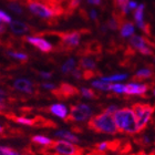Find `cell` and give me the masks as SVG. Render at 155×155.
I'll list each match as a JSON object with an SVG mask.
<instances>
[{
  "instance_id": "35",
  "label": "cell",
  "mask_w": 155,
  "mask_h": 155,
  "mask_svg": "<svg viewBox=\"0 0 155 155\" xmlns=\"http://www.w3.org/2000/svg\"><path fill=\"white\" fill-rule=\"evenodd\" d=\"M9 9L11 10V11H13V12H16V13H21L22 12V9H21V7L18 5L17 2H11L9 3Z\"/></svg>"
},
{
  "instance_id": "13",
  "label": "cell",
  "mask_w": 155,
  "mask_h": 155,
  "mask_svg": "<svg viewBox=\"0 0 155 155\" xmlns=\"http://www.w3.org/2000/svg\"><path fill=\"white\" fill-rule=\"evenodd\" d=\"M144 10H145V5H144V3L139 5V7L134 10V21H135L136 26L145 32L146 23H145V21H144Z\"/></svg>"
},
{
  "instance_id": "21",
  "label": "cell",
  "mask_w": 155,
  "mask_h": 155,
  "mask_svg": "<svg viewBox=\"0 0 155 155\" xmlns=\"http://www.w3.org/2000/svg\"><path fill=\"white\" fill-rule=\"evenodd\" d=\"M129 75L126 73H116V74L110 75V77H102L101 80L104 81V82H107V83H111V82H114V83H119L120 81H123L127 79Z\"/></svg>"
},
{
  "instance_id": "38",
  "label": "cell",
  "mask_w": 155,
  "mask_h": 155,
  "mask_svg": "<svg viewBox=\"0 0 155 155\" xmlns=\"http://www.w3.org/2000/svg\"><path fill=\"white\" fill-rule=\"evenodd\" d=\"M127 7H129L130 10H135L136 8L139 7V5H137V2H136V1H131V0H130V2H129V5H127Z\"/></svg>"
},
{
  "instance_id": "18",
  "label": "cell",
  "mask_w": 155,
  "mask_h": 155,
  "mask_svg": "<svg viewBox=\"0 0 155 155\" xmlns=\"http://www.w3.org/2000/svg\"><path fill=\"white\" fill-rule=\"evenodd\" d=\"M10 30L16 35H23L30 30V27L28 25L20 21H11L10 22Z\"/></svg>"
},
{
  "instance_id": "30",
  "label": "cell",
  "mask_w": 155,
  "mask_h": 155,
  "mask_svg": "<svg viewBox=\"0 0 155 155\" xmlns=\"http://www.w3.org/2000/svg\"><path fill=\"white\" fill-rule=\"evenodd\" d=\"M120 27V19L117 17H113L112 19H110L107 21V28L111 30H116L119 29Z\"/></svg>"
},
{
  "instance_id": "27",
  "label": "cell",
  "mask_w": 155,
  "mask_h": 155,
  "mask_svg": "<svg viewBox=\"0 0 155 155\" xmlns=\"http://www.w3.org/2000/svg\"><path fill=\"white\" fill-rule=\"evenodd\" d=\"M0 155H21V153L8 146L0 145Z\"/></svg>"
},
{
  "instance_id": "48",
  "label": "cell",
  "mask_w": 155,
  "mask_h": 155,
  "mask_svg": "<svg viewBox=\"0 0 155 155\" xmlns=\"http://www.w3.org/2000/svg\"><path fill=\"white\" fill-rule=\"evenodd\" d=\"M28 1H31V0H27V2H28ZM35 1H39V0H35ZM40 1H41V2H45L47 0H40Z\"/></svg>"
},
{
  "instance_id": "37",
  "label": "cell",
  "mask_w": 155,
  "mask_h": 155,
  "mask_svg": "<svg viewBox=\"0 0 155 155\" xmlns=\"http://www.w3.org/2000/svg\"><path fill=\"white\" fill-rule=\"evenodd\" d=\"M72 75L75 78V79H81L82 78V72H81L80 69H74L72 71Z\"/></svg>"
},
{
  "instance_id": "15",
  "label": "cell",
  "mask_w": 155,
  "mask_h": 155,
  "mask_svg": "<svg viewBox=\"0 0 155 155\" xmlns=\"http://www.w3.org/2000/svg\"><path fill=\"white\" fill-rule=\"evenodd\" d=\"M13 87L21 92L33 93V83L28 79H17L13 83Z\"/></svg>"
},
{
  "instance_id": "7",
  "label": "cell",
  "mask_w": 155,
  "mask_h": 155,
  "mask_svg": "<svg viewBox=\"0 0 155 155\" xmlns=\"http://www.w3.org/2000/svg\"><path fill=\"white\" fill-rule=\"evenodd\" d=\"M52 154L54 155H79V149L75 144L64 140L54 141L50 147Z\"/></svg>"
},
{
  "instance_id": "47",
  "label": "cell",
  "mask_w": 155,
  "mask_h": 155,
  "mask_svg": "<svg viewBox=\"0 0 155 155\" xmlns=\"http://www.w3.org/2000/svg\"><path fill=\"white\" fill-rule=\"evenodd\" d=\"M137 155H150V154H147V153H145V152H141V153H139Z\"/></svg>"
},
{
  "instance_id": "11",
  "label": "cell",
  "mask_w": 155,
  "mask_h": 155,
  "mask_svg": "<svg viewBox=\"0 0 155 155\" xmlns=\"http://www.w3.org/2000/svg\"><path fill=\"white\" fill-rule=\"evenodd\" d=\"M47 110L50 114L57 116L59 119L63 120V121H67L69 116V110L68 107H65L64 104L62 103H55V104H51L50 107H47Z\"/></svg>"
},
{
  "instance_id": "42",
  "label": "cell",
  "mask_w": 155,
  "mask_h": 155,
  "mask_svg": "<svg viewBox=\"0 0 155 155\" xmlns=\"http://www.w3.org/2000/svg\"><path fill=\"white\" fill-rule=\"evenodd\" d=\"M87 2L90 5H94V6H100L102 0H87Z\"/></svg>"
},
{
  "instance_id": "28",
  "label": "cell",
  "mask_w": 155,
  "mask_h": 155,
  "mask_svg": "<svg viewBox=\"0 0 155 155\" xmlns=\"http://www.w3.org/2000/svg\"><path fill=\"white\" fill-rule=\"evenodd\" d=\"M124 89H125V84L121 83H113L110 87V91L116 94H124Z\"/></svg>"
},
{
  "instance_id": "46",
  "label": "cell",
  "mask_w": 155,
  "mask_h": 155,
  "mask_svg": "<svg viewBox=\"0 0 155 155\" xmlns=\"http://www.w3.org/2000/svg\"><path fill=\"white\" fill-rule=\"evenodd\" d=\"M1 133H3V126L0 124V134H1Z\"/></svg>"
},
{
  "instance_id": "8",
  "label": "cell",
  "mask_w": 155,
  "mask_h": 155,
  "mask_svg": "<svg viewBox=\"0 0 155 155\" xmlns=\"http://www.w3.org/2000/svg\"><path fill=\"white\" fill-rule=\"evenodd\" d=\"M130 45L134 50L140 52L143 55H152L153 49L150 45V42L144 37L134 35L130 38Z\"/></svg>"
},
{
  "instance_id": "39",
  "label": "cell",
  "mask_w": 155,
  "mask_h": 155,
  "mask_svg": "<svg viewBox=\"0 0 155 155\" xmlns=\"http://www.w3.org/2000/svg\"><path fill=\"white\" fill-rule=\"evenodd\" d=\"M142 143L144 145H149V144H151V139L147 135H144L142 137Z\"/></svg>"
},
{
  "instance_id": "45",
  "label": "cell",
  "mask_w": 155,
  "mask_h": 155,
  "mask_svg": "<svg viewBox=\"0 0 155 155\" xmlns=\"http://www.w3.org/2000/svg\"><path fill=\"white\" fill-rule=\"evenodd\" d=\"M91 18H92V19H94V20H97V11H94V10H92V11H91Z\"/></svg>"
},
{
  "instance_id": "17",
  "label": "cell",
  "mask_w": 155,
  "mask_h": 155,
  "mask_svg": "<svg viewBox=\"0 0 155 155\" xmlns=\"http://www.w3.org/2000/svg\"><path fill=\"white\" fill-rule=\"evenodd\" d=\"M31 141H32V143H35L36 145L41 146L43 149H50L52 146V144H53V142H54L52 139H50V137H48V136H45V135H41V134L33 135L32 137H31Z\"/></svg>"
},
{
  "instance_id": "43",
  "label": "cell",
  "mask_w": 155,
  "mask_h": 155,
  "mask_svg": "<svg viewBox=\"0 0 155 155\" xmlns=\"http://www.w3.org/2000/svg\"><path fill=\"white\" fill-rule=\"evenodd\" d=\"M6 95H7V94L5 93L2 90H0V103H2V102H3V100L6 99Z\"/></svg>"
},
{
  "instance_id": "29",
  "label": "cell",
  "mask_w": 155,
  "mask_h": 155,
  "mask_svg": "<svg viewBox=\"0 0 155 155\" xmlns=\"http://www.w3.org/2000/svg\"><path fill=\"white\" fill-rule=\"evenodd\" d=\"M111 145H112V143H111V142H107V141H104V142L99 143V144L97 145V152H100V153L107 152V150L111 149Z\"/></svg>"
},
{
  "instance_id": "14",
  "label": "cell",
  "mask_w": 155,
  "mask_h": 155,
  "mask_svg": "<svg viewBox=\"0 0 155 155\" xmlns=\"http://www.w3.org/2000/svg\"><path fill=\"white\" fill-rule=\"evenodd\" d=\"M54 136L58 137L59 140H64V141L71 142L73 144L80 143L79 136H77L74 133H72L71 131H68V130H58L54 132Z\"/></svg>"
},
{
  "instance_id": "33",
  "label": "cell",
  "mask_w": 155,
  "mask_h": 155,
  "mask_svg": "<svg viewBox=\"0 0 155 155\" xmlns=\"http://www.w3.org/2000/svg\"><path fill=\"white\" fill-rule=\"evenodd\" d=\"M12 21L11 18H10L9 15H7L5 11L2 10H0V22H3V23H10Z\"/></svg>"
},
{
  "instance_id": "16",
  "label": "cell",
  "mask_w": 155,
  "mask_h": 155,
  "mask_svg": "<svg viewBox=\"0 0 155 155\" xmlns=\"http://www.w3.org/2000/svg\"><path fill=\"white\" fill-rule=\"evenodd\" d=\"M101 49H102L101 48V45L97 41H90L84 45V48L82 49L80 53H78V54H80V55L97 54V53L101 52Z\"/></svg>"
},
{
  "instance_id": "44",
  "label": "cell",
  "mask_w": 155,
  "mask_h": 155,
  "mask_svg": "<svg viewBox=\"0 0 155 155\" xmlns=\"http://www.w3.org/2000/svg\"><path fill=\"white\" fill-rule=\"evenodd\" d=\"M5 32H6V26L0 22V35H2Z\"/></svg>"
},
{
  "instance_id": "34",
  "label": "cell",
  "mask_w": 155,
  "mask_h": 155,
  "mask_svg": "<svg viewBox=\"0 0 155 155\" xmlns=\"http://www.w3.org/2000/svg\"><path fill=\"white\" fill-rule=\"evenodd\" d=\"M130 0H114V3H115V6L117 8H120L121 10L125 9L127 5H129Z\"/></svg>"
},
{
  "instance_id": "25",
  "label": "cell",
  "mask_w": 155,
  "mask_h": 155,
  "mask_svg": "<svg viewBox=\"0 0 155 155\" xmlns=\"http://www.w3.org/2000/svg\"><path fill=\"white\" fill-rule=\"evenodd\" d=\"M74 65H75L74 59H69L68 61L62 65L61 71L63 72V73H70V72H72L73 70H74Z\"/></svg>"
},
{
  "instance_id": "24",
  "label": "cell",
  "mask_w": 155,
  "mask_h": 155,
  "mask_svg": "<svg viewBox=\"0 0 155 155\" xmlns=\"http://www.w3.org/2000/svg\"><path fill=\"white\" fill-rule=\"evenodd\" d=\"M92 87H95V89H99V90H102V91H110L111 83L104 82V81H102V80L93 81V82H92Z\"/></svg>"
},
{
  "instance_id": "19",
  "label": "cell",
  "mask_w": 155,
  "mask_h": 155,
  "mask_svg": "<svg viewBox=\"0 0 155 155\" xmlns=\"http://www.w3.org/2000/svg\"><path fill=\"white\" fill-rule=\"evenodd\" d=\"M154 75V72H153L152 69L150 68H142L140 69L139 71H136V73L134 74V82H140L142 80H147V79H151Z\"/></svg>"
},
{
  "instance_id": "23",
  "label": "cell",
  "mask_w": 155,
  "mask_h": 155,
  "mask_svg": "<svg viewBox=\"0 0 155 155\" xmlns=\"http://www.w3.org/2000/svg\"><path fill=\"white\" fill-rule=\"evenodd\" d=\"M15 122L19 123L21 125L26 126H33L36 125V119H30V117H26V116H16L13 117Z\"/></svg>"
},
{
  "instance_id": "32",
  "label": "cell",
  "mask_w": 155,
  "mask_h": 155,
  "mask_svg": "<svg viewBox=\"0 0 155 155\" xmlns=\"http://www.w3.org/2000/svg\"><path fill=\"white\" fill-rule=\"evenodd\" d=\"M95 74H97V72L94 71V70H83L82 78H83L84 80H90L93 77H95Z\"/></svg>"
},
{
  "instance_id": "2",
  "label": "cell",
  "mask_w": 155,
  "mask_h": 155,
  "mask_svg": "<svg viewBox=\"0 0 155 155\" xmlns=\"http://www.w3.org/2000/svg\"><path fill=\"white\" fill-rule=\"evenodd\" d=\"M87 127L94 132L107 135H115L116 133H119L114 116L104 111L102 113L92 116L87 122Z\"/></svg>"
},
{
  "instance_id": "40",
  "label": "cell",
  "mask_w": 155,
  "mask_h": 155,
  "mask_svg": "<svg viewBox=\"0 0 155 155\" xmlns=\"http://www.w3.org/2000/svg\"><path fill=\"white\" fill-rule=\"evenodd\" d=\"M41 87H43L45 89H49V90H54L55 89L54 84H52V83H43Z\"/></svg>"
},
{
  "instance_id": "4",
  "label": "cell",
  "mask_w": 155,
  "mask_h": 155,
  "mask_svg": "<svg viewBox=\"0 0 155 155\" xmlns=\"http://www.w3.org/2000/svg\"><path fill=\"white\" fill-rule=\"evenodd\" d=\"M134 113H135L137 125H139L140 132L146 129L150 122L152 121V117L154 115L155 107L151 104L147 103H135L132 107Z\"/></svg>"
},
{
  "instance_id": "49",
  "label": "cell",
  "mask_w": 155,
  "mask_h": 155,
  "mask_svg": "<svg viewBox=\"0 0 155 155\" xmlns=\"http://www.w3.org/2000/svg\"><path fill=\"white\" fill-rule=\"evenodd\" d=\"M153 95H154V97H155V87H154V89H153Z\"/></svg>"
},
{
  "instance_id": "36",
  "label": "cell",
  "mask_w": 155,
  "mask_h": 155,
  "mask_svg": "<svg viewBox=\"0 0 155 155\" xmlns=\"http://www.w3.org/2000/svg\"><path fill=\"white\" fill-rule=\"evenodd\" d=\"M117 110H119V107H116V105H114V104H112V105H109V107L104 110V112H107V113H110V114H112V115H114V113H115Z\"/></svg>"
},
{
  "instance_id": "50",
  "label": "cell",
  "mask_w": 155,
  "mask_h": 155,
  "mask_svg": "<svg viewBox=\"0 0 155 155\" xmlns=\"http://www.w3.org/2000/svg\"><path fill=\"white\" fill-rule=\"evenodd\" d=\"M154 63H155V58H154Z\"/></svg>"
},
{
  "instance_id": "26",
  "label": "cell",
  "mask_w": 155,
  "mask_h": 155,
  "mask_svg": "<svg viewBox=\"0 0 155 155\" xmlns=\"http://www.w3.org/2000/svg\"><path fill=\"white\" fill-rule=\"evenodd\" d=\"M80 92L84 97H87V99H97V94L92 89H89V87H82Z\"/></svg>"
},
{
  "instance_id": "9",
  "label": "cell",
  "mask_w": 155,
  "mask_h": 155,
  "mask_svg": "<svg viewBox=\"0 0 155 155\" xmlns=\"http://www.w3.org/2000/svg\"><path fill=\"white\" fill-rule=\"evenodd\" d=\"M79 89L72 84L69 83H61L58 87H55L54 90H52L53 95H55V97L58 99H68L70 97H74L77 94H79Z\"/></svg>"
},
{
  "instance_id": "31",
  "label": "cell",
  "mask_w": 155,
  "mask_h": 155,
  "mask_svg": "<svg viewBox=\"0 0 155 155\" xmlns=\"http://www.w3.org/2000/svg\"><path fill=\"white\" fill-rule=\"evenodd\" d=\"M9 55L10 57H12V58H15V59H19V60H21V61H27V60H28V55H27L26 53H21V52L10 51Z\"/></svg>"
},
{
  "instance_id": "5",
  "label": "cell",
  "mask_w": 155,
  "mask_h": 155,
  "mask_svg": "<svg viewBox=\"0 0 155 155\" xmlns=\"http://www.w3.org/2000/svg\"><path fill=\"white\" fill-rule=\"evenodd\" d=\"M28 8L30 11L38 17H41L43 19H51L55 17L61 16V13L59 12L58 10L51 7L50 5L45 2H41V1H28Z\"/></svg>"
},
{
  "instance_id": "3",
  "label": "cell",
  "mask_w": 155,
  "mask_h": 155,
  "mask_svg": "<svg viewBox=\"0 0 155 155\" xmlns=\"http://www.w3.org/2000/svg\"><path fill=\"white\" fill-rule=\"evenodd\" d=\"M82 31L81 30H75V31H70V32H50L45 33V35L59 37V39H60V42H59L60 50H62V51H71L74 48H77L79 43H80Z\"/></svg>"
},
{
  "instance_id": "12",
  "label": "cell",
  "mask_w": 155,
  "mask_h": 155,
  "mask_svg": "<svg viewBox=\"0 0 155 155\" xmlns=\"http://www.w3.org/2000/svg\"><path fill=\"white\" fill-rule=\"evenodd\" d=\"M27 41L29 42L30 45H35L36 48H38L40 51L42 52H50L53 50V47L50 42L45 40L43 38H39V37H27Z\"/></svg>"
},
{
  "instance_id": "10",
  "label": "cell",
  "mask_w": 155,
  "mask_h": 155,
  "mask_svg": "<svg viewBox=\"0 0 155 155\" xmlns=\"http://www.w3.org/2000/svg\"><path fill=\"white\" fill-rule=\"evenodd\" d=\"M149 91V84L141 83V82H131V83L125 84L124 89V94L127 95H135V97H142L147 93Z\"/></svg>"
},
{
  "instance_id": "41",
  "label": "cell",
  "mask_w": 155,
  "mask_h": 155,
  "mask_svg": "<svg viewBox=\"0 0 155 155\" xmlns=\"http://www.w3.org/2000/svg\"><path fill=\"white\" fill-rule=\"evenodd\" d=\"M40 75L45 79H50L52 77V73L51 72H40Z\"/></svg>"
},
{
  "instance_id": "20",
  "label": "cell",
  "mask_w": 155,
  "mask_h": 155,
  "mask_svg": "<svg viewBox=\"0 0 155 155\" xmlns=\"http://www.w3.org/2000/svg\"><path fill=\"white\" fill-rule=\"evenodd\" d=\"M134 32H135V27L132 22L125 21L122 23V26H121V37L122 38H131L132 36H134Z\"/></svg>"
},
{
  "instance_id": "6",
  "label": "cell",
  "mask_w": 155,
  "mask_h": 155,
  "mask_svg": "<svg viewBox=\"0 0 155 155\" xmlns=\"http://www.w3.org/2000/svg\"><path fill=\"white\" fill-rule=\"evenodd\" d=\"M92 113H93L92 107L85 103L71 105L68 120H67L65 122H68V121L77 122V123L85 122V121H89V120L92 117Z\"/></svg>"
},
{
  "instance_id": "22",
  "label": "cell",
  "mask_w": 155,
  "mask_h": 155,
  "mask_svg": "<svg viewBox=\"0 0 155 155\" xmlns=\"http://www.w3.org/2000/svg\"><path fill=\"white\" fill-rule=\"evenodd\" d=\"M79 67L81 69H83V70H94L97 64H95V62L93 60H91L90 58H87V57H84L80 60L79 62Z\"/></svg>"
},
{
  "instance_id": "1",
  "label": "cell",
  "mask_w": 155,
  "mask_h": 155,
  "mask_svg": "<svg viewBox=\"0 0 155 155\" xmlns=\"http://www.w3.org/2000/svg\"><path fill=\"white\" fill-rule=\"evenodd\" d=\"M113 116L119 132L127 134V135H135L140 133L137 120H136L135 113L132 107L119 109Z\"/></svg>"
}]
</instances>
